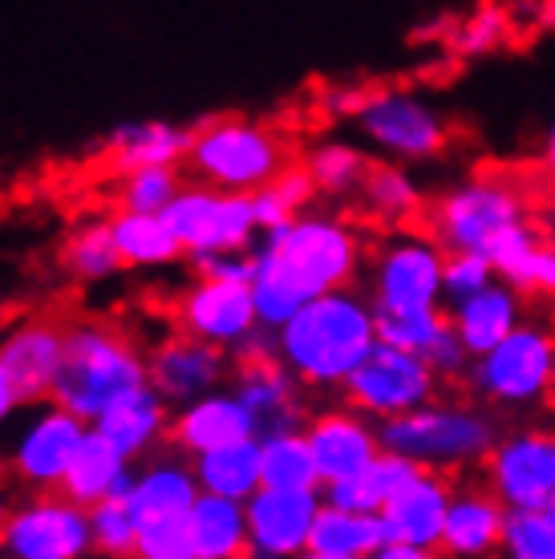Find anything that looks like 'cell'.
<instances>
[{
	"label": "cell",
	"instance_id": "1",
	"mask_svg": "<svg viewBox=\"0 0 555 559\" xmlns=\"http://www.w3.org/2000/svg\"><path fill=\"white\" fill-rule=\"evenodd\" d=\"M365 260L362 231L333 211H305L280 231L260 236L251 252V300L260 329L276 333L305 305L353 288Z\"/></svg>",
	"mask_w": 555,
	"mask_h": 559
},
{
	"label": "cell",
	"instance_id": "2",
	"mask_svg": "<svg viewBox=\"0 0 555 559\" xmlns=\"http://www.w3.org/2000/svg\"><path fill=\"white\" fill-rule=\"evenodd\" d=\"M276 361L308 390H345L377 345V317L357 288L329 293L305 305L276 329Z\"/></svg>",
	"mask_w": 555,
	"mask_h": 559
},
{
	"label": "cell",
	"instance_id": "3",
	"mask_svg": "<svg viewBox=\"0 0 555 559\" xmlns=\"http://www.w3.org/2000/svg\"><path fill=\"white\" fill-rule=\"evenodd\" d=\"M142 385H151L146 349L126 324H118L114 317H90V312L66 317V357H61V373L49 402L70 409L85 426H94L106 409Z\"/></svg>",
	"mask_w": 555,
	"mask_h": 559
},
{
	"label": "cell",
	"instance_id": "4",
	"mask_svg": "<svg viewBox=\"0 0 555 559\" xmlns=\"http://www.w3.org/2000/svg\"><path fill=\"white\" fill-rule=\"evenodd\" d=\"M296 163V142L276 122H260L248 114H215L194 127L187 175L191 182L227 195H260Z\"/></svg>",
	"mask_w": 555,
	"mask_h": 559
},
{
	"label": "cell",
	"instance_id": "5",
	"mask_svg": "<svg viewBox=\"0 0 555 559\" xmlns=\"http://www.w3.org/2000/svg\"><path fill=\"white\" fill-rule=\"evenodd\" d=\"M381 450L417 462L422 471H454L486 462L499 447V426L471 402H430L405 418L381 421Z\"/></svg>",
	"mask_w": 555,
	"mask_h": 559
},
{
	"label": "cell",
	"instance_id": "6",
	"mask_svg": "<svg viewBox=\"0 0 555 559\" xmlns=\"http://www.w3.org/2000/svg\"><path fill=\"white\" fill-rule=\"evenodd\" d=\"M528 219L531 215L523 187H515L511 179H499V175H479V179L462 182L426 203L422 231L438 239L442 252H471L486 260L507 231H515Z\"/></svg>",
	"mask_w": 555,
	"mask_h": 559
},
{
	"label": "cell",
	"instance_id": "7",
	"mask_svg": "<svg viewBox=\"0 0 555 559\" xmlns=\"http://www.w3.org/2000/svg\"><path fill=\"white\" fill-rule=\"evenodd\" d=\"M365 264L374 312H430L446 296V252L422 227L386 236Z\"/></svg>",
	"mask_w": 555,
	"mask_h": 559
},
{
	"label": "cell",
	"instance_id": "8",
	"mask_svg": "<svg viewBox=\"0 0 555 559\" xmlns=\"http://www.w3.org/2000/svg\"><path fill=\"white\" fill-rule=\"evenodd\" d=\"M182 243L187 260H208V255H244L256 252L260 243V219L251 195H227L203 182H191L179 191V199L163 215Z\"/></svg>",
	"mask_w": 555,
	"mask_h": 559
},
{
	"label": "cell",
	"instance_id": "9",
	"mask_svg": "<svg viewBox=\"0 0 555 559\" xmlns=\"http://www.w3.org/2000/svg\"><path fill=\"white\" fill-rule=\"evenodd\" d=\"M474 393L495 406H535L555 397V333L547 324L523 321L499 349L467 369Z\"/></svg>",
	"mask_w": 555,
	"mask_h": 559
},
{
	"label": "cell",
	"instance_id": "10",
	"mask_svg": "<svg viewBox=\"0 0 555 559\" xmlns=\"http://www.w3.org/2000/svg\"><path fill=\"white\" fill-rule=\"evenodd\" d=\"M232 361L236 365H232L227 390L236 393L239 406L251 414L256 438L305 430L308 421L305 385L276 361V336L268 333V329H260Z\"/></svg>",
	"mask_w": 555,
	"mask_h": 559
},
{
	"label": "cell",
	"instance_id": "11",
	"mask_svg": "<svg viewBox=\"0 0 555 559\" xmlns=\"http://www.w3.org/2000/svg\"><path fill=\"white\" fill-rule=\"evenodd\" d=\"M85 433H90V426L82 418H73L70 409H61L57 402H42V406L28 409L25 421L16 426L9 450L0 454L16 490L21 495H54V490H61Z\"/></svg>",
	"mask_w": 555,
	"mask_h": 559
},
{
	"label": "cell",
	"instance_id": "12",
	"mask_svg": "<svg viewBox=\"0 0 555 559\" xmlns=\"http://www.w3.org/2000/svg\"><path fill=\"white\" fill-rule=\"evenodd\" d=\"M341 397L349 409H357L381 426V421L405 418V414L438 402V373L414 353H402L377 341L362 369L345 381Z\"/></svg>",
	"mask_w": 555,
	"mask_h": 559
},
{
	"label": "cell",
	"instance_id": "13",
	"mask_svg": "<svg viewBox=\"0 0 555 559\" xmlns=\"http://www.w3.org/2000/svg\"><path fill=\"white\" fill-rule=\"evenodd\" d=\"M94 532L90 511L54 495H21L0 527V559H90Z\"/></svg>",
	"mask_w": 555,
	"mask_h": 559
},
{
	"label": "cell",
	"instance_id": "14",
	"mask_svg": "<svg viewBox=\"0 0 555 559\" xmlns=\"http://www.w3.org/2000/svg\"><path fill=\"white\" fill-rule=\"evenodd\" d=\"M170 329L199 336V341L236 357L251 336L260 333L251 284L248 280L191 276V284H182V293L170 300Z\"/></svg>",
	"mask_w": 555,
	"mask_h": 559
},
{
	"label": "cell",
	"instance_id": "15",
	"mask_svg": "<svg viewBox=\"0 0 555 559\" xmlns=\"http://www.w3.org/2000/svg\"><path fill=\"white\" fill-rule=\"evenodd\" d=\"M66 357V317L37 308L4 324L0 333V373L9 378L25 409L54 397L57 373Z\"/></svg>",
	"mask_w": 555,
	"mask_h": 559
},
{
	"label": "cell",
	"instance_id": "16",
	"mask_svg": "<svg viewBox=\"0 0 555 559\" xmlns=\"http://www.w3.org/2000/svg\"><path fill=\"white\" fill-rule=\"evenodd\" d=\"M232 353L215 349L199 336H187L179 329H167L146 345V373L151 390L167 402L170 409H182L208 397L215 390H227L232 381Z\"/></svg>",
	"mask_w": 555,
	"mask_h": 559
},
{
	"label": "cell",
	"instance_id": "17",
	"mask_svg": "<svg viewBox=\"0 0 555 559\" xmlns=\"http://www.w3.org/2000/svg\"><path fill=\"white\" fill-rule=\"evenodd\" d=\"M357 127L377 151H386L389 158H410V163L434 158L450 139L442 114L410 90H369L365 106L357 110Z\"/></svg>",
	"mask_w": 555,
	"mask_h": 559
},
{
	"label": "cell",
	"instance_id": "18",
	"mask_svg": "<svg viewBox=\"0 0 555 559\" xmlns=\"http://www.w3.org/2000/svg\"><path fill=\"white\" fill-rule=\"evenodd\" d=\"M483 466V483L507 511H555V433H507Z\"/></svg>",
	"mask_w": 555,
	"mask_h": 559
},
{
	"label": "cell",
	"instance_id": "19",
	"mask_svg": "<svg viewBox=\"0 0 555 559\" xmlns=\"http://www.w3.org/2000/svg\"><path fill=\"white\" fill-rule=\"evenodd\" d=\"M324 507L320 490H256L248 511V559H300Z\"/></svg>",
	"mask_w": 555,
	"mask_h": 559
},
{
	"label": "cell",
	"instance_id": "20",
	"mask_svg": "<svg viewBox=\"0 0 555 559\" xmlns=\"http://www.w3.org/2000/svg\"><path fill=\"white\" fill-rule=\"evenodd\" d=\"M305 438L312 459H317L320 490L357 478L365 466H374L381 459L377 421H369L365 414H357V409L349 406L312 409L305 421Z\"/></svg>",
	"mask_w": 555,
	"mask_h": 559
},
{
	"label": "cell",
	"instance_id": "21",
	"mask_svg": "<svg viewBox=\"0 0 555 559\" xmlns=\"http://www.w3.org/2000/svg\"><path fill=\"white\" fill-rule=\"evenodd\" d=\"M199 478H194L191 459H182L179 450H158L151 459L134 462L130 475V490H126V507L134 511L139 523H154V519H179L191 515V507L199 503Z\"/></svg>",
	"mask_w": 555,
	"mask_h": 559
},
{
	"label": "cell",
	"instance_id": "22",
	"mask_svg": "<svg viewBox=\"0 0 555 559\" xmlns=\"http://www.w3.org/2000/svg\"><path fill=\"white\" fill-rule=\"evenodd\" d=\"M377 317V341L393 345L402 353H414L430 365L438 378H459L467 373V349H462L454 321L442 308L430 312H374Z\"/></svg>",
	"mask_w": 555,
	"mask_h": 559
},
{
	"label": "cell",
	"instance_id": "23",
	"mask_svg": "<svg viewBox=\"0 0 555 559\" xmlns=\"http://www.w3.org/2000/svg\"><path fill=\"white\" fill-rule=\"evenodd\" d=\"M507 532V507L486 483H462L454 487L450 511H446L442 544L438 551L450 559H491L503 551Z\"/></svg>",
	"mask_w": 555,
	"mask_h": 559
},
{
	"label": "cell",
	"instance_id": "24",
	"mask_svg": "<svg viewBox=\"0 0 555 559\" xmlns=\"http://www.w3.org/2000/svg\"><path fill=\"white\" fill-rule=\"evenodd\" d=\"M194 127L179 122H122L102 139V163L114 179L154 167H187Z\"/></svg>",
	"mask_w": 555,
	"mask_h": 559
},
{
	"label": "cell",
	"instance_id": "25",
	"mask_svg": "<svg viewBox=\"0 0 555 559\" xmlns=\"http://www.w3.org/2000/svg\"><path fill=\"white\" fill-rule=\"evenodd\" d=\"M248 438H256V426L232 390H215L191 406L175 409V421H170V450H179L182 459H199Z\"/></svg>",
	"mask_w": 555,
	"mask_h": 559
},
{
	"label": "cell",
	"instance_id": "26",
	"mask_svg": "<svg viewBox=\"0 0 555 559\" xmlns=\"http://www.w3.org/2000/svg\"><path fill=\"white\" fill-rule=\"evenodd\" d=\"M450 499H454L450 475H442V471H422V478L410 483V487L381 511L386 544L430 547V551H438Z\"/></svg>",
	"mask_w": 555,
	"mask_h": 559
},
{
	"label": "cell",
	"instance_id": "27",
	"mask_svg": "<svg viewBox=\"0 0 555 559\" xmlns=\"http://www.w3.org/2000/svg\"><path fill=\"white\" fill-rule=\"evenodd\" d=\"M170 421H175V409H170L151 385H142V390H134L130 397H122L118 406L106 409V414L94 421V430L102 433L122 459L142 462L170 447Z\"/></svg>",
	"mask_w": 555,
	"mask_h": 559
},
{
	"label": "cell",
	"instance_id": "28",
	"mask_svg": "<svg viewBox=\"0 0 555 559\" xmlns=\"http://www.w3.org/2000/svg\"><path fill=\"white\" fill-rule=\"evenodd\" d=\"M450 321H454V333H459L467 357L479 361V357H486L491 349H499L503 341L523 324V296L515 293L511 284H499V280H495L486 293L454 305Z\"/></svg>",
	"mask_w": 555,
	"mask_h": 559
},
{
	"label": "cell",
	"instance_id": "29",
	"mask_svg": "<svg viewBox=\"0 0 555 559\" xmlns=\"http://www.w3.org/2000/svg\"><path fill=\"white\" fill-rule=\"evenodd\" d=\"M486 260L495 267V276L507 280L519 296L555 300V243L531 219L507 231Z\"/></svg>",
	"mask_w": 555,
	"mask_h": 559
},
{
	"label": "cell",
	"instance_id": "30",
	"mask_svg": "<svg viewBox=\"0 0 555 559\" xmlns=\"http://www.w3.org/2000/svg\"><path fill=\"white\" fill-rule=\"evenodd\" d=\"M130 475H134V462L122 459V454L90 426L82 450H78V459H73V466H70V475L61 483V495H66L70 503L94 511L97 503L126 499Z\"/></svg>",
	"mask_w": 555,
	"mask_h": 559
},
{
	"label": "cell",
	"instance_id": "31",
	"mask_svg": "<svg viewBox=\"0 0 555 559\" xmlns=\"http://www.w3.org/2000/svg\"><path fill=\"white\" fill-rule=\"evenodd\" d=\"M357 207H362L365 219L389 227V236H393V231H414L410 224L422 227L426 199L398 163H374L362 191H357Z\"/></svg>",
	"mask_w": 555,
	"mask_h": 559
},
{
	"label": "cell",
	"instance_id": "32",
	"mask_svg": "<svg viewBox=\"0 0 555 559\" xmlns=\"http://www.w3.org/2000/svg\"><path fill=\"white\" fill-rule=\"evenodd\" d=\"M422 478V466L410 459H398V454H386L374 466H365L357 478L349 483H336V487H324V503L341 507V511H357V515H381L398 495H402L410 483Z\"/></svg>",
	"mask_w": 555,
	"mask_h": 559
},
{
	"label": "cell",
	"instance_id": "33",
	"mask_svg": "<svg viewBox=\"0 0 555 559\" xmlns=\"http://www.w3.org/2000/svg\"><path fill=\"white\" fill-rule=\"evenodd\" d=\"M194 478L203 495L215 499H232V503H248L256 490H264V459H260V438L236 442V447L211 450L191 459Z\"/></svg>",
	"mask_w": 555,
	"mask_h": 559
},
{
	"label": "cell",
	"instance_id": "34",
	"mask_svg": "<svg viewBox=\"0 0 555 559\" xmlns=\"http://www.w3.org/2000/svg\"><path fill=\"white\" fill-rule=\"evenodd\" d=\"M57 260H61V272L78 284H97V280H110L122 272V255H118V243H114V227L110 215L102 219H78V224L66 231L61 248H57Z\"/></svg>",
	"mask_w": 555,
	"mask_h": 559
},
{
	"label": "cell",
	"instance_id": "35",
	"mask_svg": "<svg viewBox=\"0 0 555 559\" xmlns=\"http://www.w3.org/2000/svg\"><path fill=\"white\" fill-rule=\"evenodd\" d=\"M191 539L199 559H248V511L244 503L199 495L191 507Z\"/></svg>",
	"mask_w": 555,
	"mask_h": 559
},
{
	"label": "cell",
	"instance_id": "36",
	"mask_svg": "<svg viewBox=\"0 0 555 559\" xmlns=\"http://www.w3.org/2000/svg\"><path fill=\"white\" fill-rule=\"evenodd\" d=\"M114 243L126 267H170L187 260L182 243L175 239L163 215H134V211H114L110 215Z\"/></svg>",
	"mask_w": 555,
	"mask_h": 559
},
{
	"label": "cell",
	"instance_id": "37",
	"mask_svg": "<svg viewBox=\"0 0 555 559\" xmlns=\"http://www.w3.org/2000/svg\"><path fill=\"white\" fill-rule=\"evenodd\" d=\"M381 547H386L381 515H357V511H341L329 503L320 507L308 551L333 559H374Z\"/></svg>",
	"mask_w": 555,
	"mask_h": 559
},
{
	"label": "cell",
	"instance_id": "38",
	"mask_svg": "<svg viewBox=\"0 0 555 559\" xmlns=\"http://www.w3.org/2000/svg\"><path fill=\"white\" fill-rule=\"evenodd\" d=\"M308 179L324 199H357L365 175H369V154L349 146V142H317L312 151L300 158Z\"/></svg>",
	"mask_w": 555,
	"mask_h": 559
},
{
	"label": "cell",
	"instance_id": "39",
	"mask_svg": "<svg viewBox=\"0 0 555 559\" xmlns=\"http://www.w3.org/2000/svg\"><path fill=\"white\" fill-rule=\"evenodd\" d=\"M260 459H264L268 490H320L317 459L308 450L305 430L260 438Z\"/></svg>",
	"mask_w": 555,
	"mask_h": 559
},
{
	"label": "cell",
	"instance_id": "40",
	"mask_svg": "<svg viewBox=\"0 0 555 559\" xmlns=\"http://www.w3.org/2000/svg\"><path fill=\"white\" fill-rule=\"evenodd\" d=\"M251 203H256L260 231L268 236V231H280L284 224H292L296 215L312 211V203H317V187H312V179H308L305 163H296V167L284 170L272 187H264L260 195H251Z\"/></svg>",
	"mask_w": 555,
	"mask_h": 559
},
{
	"label": "cell",
	"instance_id": "41",
	"mask_svg": "<svg viewBox=\"0 0 555 559\" xmlns=\"http://www.w3.org/2000/svg\"><path fill=\"white\" fill-rule=\"evenodd\" d=\"M118 191H114V211H134V215H167V207L179 199L187 187L182 170L175 167H154V170H134L122 175Z\"/></svg>",
	"mask_w": 555,
	"mask_h": 559
},
{
	"label": "cell",
	"instance_id": "42",
	"mask_svg": "<svg viewBox=\"0 0 555 559\" xmlns=\"http://www.w3.org/2000/svg\"><path fill=\"white\" fill-rule=\"evenodd\" d=\"M90 532H94L97 559H134V547H139V519L126 507V499L97 503L94 511H90Z\"/></svg>",
	"mask_w": 555,
	"mask_h": 559
},
{
	"label": "cell",
	"instance_id": "43",
	"mask_svg": "<svg viewBox=\"0 0 555 559\" xmlns=\"http://www.w3.org/2000/svg\"><path fill=\"white\" fill-rule=\"evenodd\" d=\"M507 559H555V511H507Z\"/></svg>",
	"mask_w": 555,
	"mask_h": 559
},
{
	"label": "cell",
	"instance_id": "44",
	"mask_svg": "<svg viewBox=\"0 0 555 559\" xmlns=\"http://www.w3.org/2000/svg\"><path fill=\"white\" fill-rule=\"evenodd\" d=\"M511 13L503 9H479V13L462 16L450 25V49L462 57H479V53H495L507 37H511Z\"/></svg>",
	"mask_w": 555,
	"mask_h": 559
},
{
	"label": "cell",
	"instance_id": "45",
	"mask_svg": "<svg viewBox=\"0 0 555 559\" xmlns=\"http://www.w3.org/2000/svg\"><path fill=\"white\" fill-rule=\"evenodd\" d=\"M134 559H199L194 556V539H191V515L139 523Z\"/></svg>",
	"mask_w": 555,
	"mask_h": 559
},
{
	"label": "cell",
	"instance_id": "46",
	"mask_svg": "<svg viewBox=\"0 0 555 559\" xmlns=\"http://www.w3.org/2000/svg\"><path fill=\"white\" fill-rule=\"evenodd\" d=\"M491 284H495L491 260L471 252H446V300L450 305H462V300L486 293Z\"/></svg>",
	"mask_w": 555,
	"mask_h": 559
},
{
	"label": "cell",
	"instance_id": "47",
	"mask_svg": "<svg viewBox=\"0 0 555 559\" xmlns=\"http://www.w3.org/2000/svg\"><path fill=\"white\" fill-rule=\"evenodd\" d=\"M16 499H21V490H16L13 475H9V466H4V459H0V527L9 523V515H13Z\"/></svg>",
	"mask_w": 555,
	"mask_h": 559
},
{
	"label": "cell",
	"instance_id": "48",
	"mask_svg": "<svg viewBox=\"0 0 555 559\" xmlns=\"http://www.w3.org/2000/svg\"><path fill=\"white\" fill-rule=\"evenodd\" d=\"M21 409H25V402L16 397V390L9 385V378L0 373V430H4V426H9V421L21 414Z\"/></svg>",
	"mask_w": 555,
	"mask_h": 559
},
{
	"label": "cell",
	"instance_id": "49",
	"mask_svg": "<svg viewBox=\"0 0 555 559\" xmlns=\"http://www.w3.org/2000/svg\"><path fill=\"white\" fill-rule=\"evenodd\" d=\"M374 559H442L430 547H405V544H386Z\"/></svg>",
	"mask_w": 555,
	"mask_h": 559
},
{
	"label": "cell",
	"instance_id": "50",
	"mask_svg": "<svg viewBox=\"0 0 555 559\" xmlns=\"http://www.w3.org/2000/svg\"><path fill=\"white\" fill-rule=\"evenodd\" d=\"M543 167H547V175H555V127L543 139Z\"/></svg>",
	"mask_w": 555,
	"mask_h": 559
},
{
	"label": "cell",
	"instance_id": "51",
	"mask_svg": "<svg viewBox=\"0 0 555 559\" xmlns=\"http://www.w3.org/2000/svg\"><path fill=\"white\" fill-rule=\"evenodd\" d=\"M300 559H333V556H317V551H305Z\"/></svg>",
	"mask_w": 555,
	"mask_h": 559
},
{
	"label": "cell",
	"instance_id": "52",
	"mask_svg": "<svg viewBox=\"0 0 555 559\" xmlns=\"http://www.w3.org/2000/svg\"><path fill=\"white\" fill-rule=\"evenodd\" d=\"M4 324H9V317H4V308H0V333H4Z\"/></svg>",
	"mask_w": 555,
	"mask_h": 559
}]
</instances>
